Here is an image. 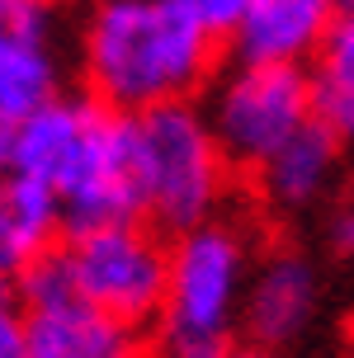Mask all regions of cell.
Returning <instances> with one entry per match:
<instances>
[{"mask_svg": "<svg viewBox=\"0 0 354 358\" xmlns=\"http://www.w3.org/2000/svg\"><path fill=\"white\" fill-rule=\"evenodd\" d=\"M10 170L53 189L67 208V231L104 222H147L132 146V113L95 94H53L15 137Z\"/></svg>", "mask_w": 354, "mask_h": 358, "instance_id": "cell-1", "label": "cell"}, {"mask_svg": "<svg viewBox=\"0 0 354 358\" xmlns=\"http://www.w3.org/2000/svg\"><path fill=\"white\" fill-rule=\"evenodd\" d=\"M217 38L175 0H95L81 24L86 94L118 113L189 99L212 76Z\"/></svg>", "mask_w": 354, "mask_h": 358, "instance_id": "cell-2", "label": "cell"}, {"mask_svg": "<svg viewBox=\"0 0 354 358\" xmlns=\"http://www.w3.org/2000/svg\"><path fill=\"white\" fill-rule=\"evenodd\" d=\"M250 245L227 222L179 231L170 245V287L161 306V358H231L246 311Z\"/></svg>", "mask_w": 354, "mask_h": 358, "instance_id": "cell-3", "label": "cell"}, {"mask_svg": "<svg viewBox=\"0 0 354 358\" xmlns=\"http://www.w3.org/2000/svg\"><path fill=\"white\" fill-rule=\"evenodd\" d=\"M137 179L147 217L165 231H194L227 198V151L189 99L132 113Z\"/></svg>", "mask_w": 354, "mask_h": 358, "instance_id": "cell-4", "label": "cell"}, {"mask_svg": "<svg viewBox=\"0 0 354 358\" xmlns=\"http://www.w3.org/2000/svg\"><path fill=\"white\" fill-rule=\"evenodd\" d=\"M71 287L95 302L100 311L128 325H147L165 306L170 287V250L156 241L147 222H104V227H76L62 245Z\"/></svg>", "mask_w": 354, "mask_h": 358, "instance_id": "cell-5", "label": "cell"}, {"mask_svg": "<svg viewBox=\"0 0 354 358\" xmlns=\"http://www.w3.org/2000/svg\"><path fill=\"white\" fill-rule=\"evenodd\" d=\"M317 118L312 76L279 62H236L208 99V123L231 165H265L288 137Z\"/></svg>", "mask_w": 354, "mask_h": 358, "instance_id": "cell-6", "label": "cell"}, {"mask_svg": "<svg viewBox=\"0 0 354 358\" xmlns=\"http://www.w3.org/2000/svg\"><path fill=\"white\" fill-rule=\"evenodd\" d=\"M19 297L29 316V358H142L137 325L86 302L57 250L19 278Z\"/></svg>", "mask_w": 354, "mask_h": 358, "instance_id": "cell-7", "label": "cell"}, {"mask_svg": "<svg viewBox=\"0 0 354 358\" xmlns=\"http://www.w3.org/2000/svg\"><path fill=\"white\" fill-rule=\"evenodd\" d=\"M321 311V273L317 264L298 250H274L265 264L250 273L246 311L241 325L255 344L265 349H288L302 340Z\"/></svg>", "mask_w": 354, "mask_h": 358, "instance_id": "cell-8", "label": "cell"}, {"mask_svg": "<svg viewBox=\"0 0 354 358\" xmlns=\"http://www.w3.org/2000/svg\"><path fill=\"white\" fill-rule=\"evenodd\" d=\"M336 15L340 0H250L227 43L236 48V62L302 66L321 52Z\"/></svg>", "mask_w": 354, "mask_h": 358, "instance_id": "cell-9", "label": "cell"}, {"mask_svg": "<svg viewBox=\"0 0 354 358\" xmlns=\"http://www.w3.org/2000/svg\"><path fill=\"white\" fill-rule=\"evenodd\" d=\"M340 146L345 137L331 132V127L312 118L298 137L269 156L265 165H255V179H260V194L274 213H302V208H317L326 189L336 184L340 175Z\"/></svg>", "mask_w": 354, "mask_h": 358, "instance_id": "cell-10", "label": "cell"}, {"mask_svg": "<svg viewBox=\"0 0 354 358\" xmlns=\"http://www.w3.org/2000/svg\"><path fill=\"white\" fill-rule=\"evenodd\" d=\"M67 231V208L53 189L24 175H0V278H24L38 259L57 250Z\"/></svg>", "mask_w": 354, "mask_h": 358, "instance_id": "cell-11", "label": "cell"}, {"mask_svg": "<svg viewBox=\"0 0 354 358\" xmlns=\"http://www.w3.org/2000/svg\"><path fill=\"white\" fill-rule=\"evenodd\" d=\"M312 99L317 118L345 142H354V5H340L331 34L312 57Z\"/></svg>", "mask_w": 354, "mask_h": 358, "instance_id": "cell-12", "label": "cell"}, {"mask_svg": "<svg viewBox=\"0 0 354 358\" xmlns=\"http://www.w3.org/2000/svg\"><path fill=\"white\" fill-rule=\"evenodd\" d=\"M0 358H29V316L15 278H0Z\"/></svg>", "mask_w": 354, "mask_h": 358, "instance_id": "cell-13", "label": "cell"}, {"mask_svg": "<svg viewBox=\"0 0 354 358\" xmlns=\"http://www.w3.org/2000/svg\"><path fill=\"white\" fill-rule=\"evenodd\" d=\"M175 5L189 10L212 38H231V29L241 24V15H246L250 0H175Z\"/></svg>", "mask_w": 354, "mask_h": 358, "instance_id": "cell-14", "label": "cell"}, {"mask_svg": "<svg viewBox=\"0 0 354 358\" xmlns=\"http://www.w3.org/2000/svg\"><path fill=\"white\" fill-rule=\"evenodd\" d=\"M326 241H331L336 255L354 259V203H345L340 213H331V222H326Z\"/></svg>", "mask_w": 354, "mask_h": 358, "instance_id": "cell-15", "label": "cell"}, {"mask_svg": "<svg viewBox=\"0 0 354 358\" xmlns=\"http://www.w3.org/2000/svg\"><path fill=\"white\" fill-rule=\"evenodd\" d=\"M231 358H283L279 349H265V344H255V349H241V354H231Z\"/></svg>", "mask_w": 354, "mask_h": 358, "instance_id": "cell-16", "label": "cell"}, {"mask_svg": "<svg viewBox=\"0 0 354 358\" xmlns=\"http://www.w3.org/2000/svg\"><path fill=\"white\" fill-rule=\"evenodd\" d=\"M340 5H354V0H340Z\"/></svg>", "mask_w": 354, "mask_h": 358, "instance_id": "cell-17", "label": "cell"}]
</instances>
